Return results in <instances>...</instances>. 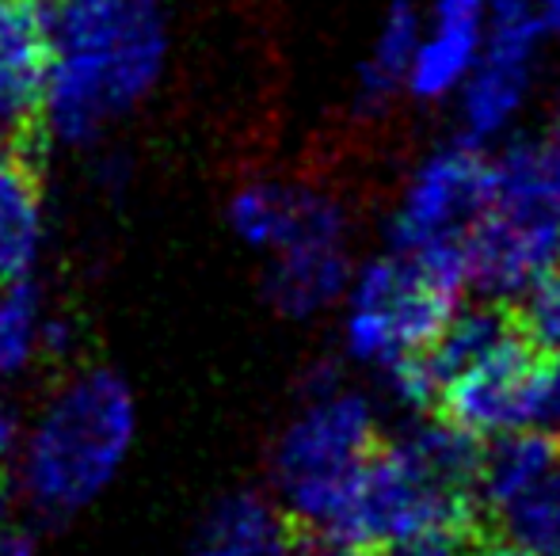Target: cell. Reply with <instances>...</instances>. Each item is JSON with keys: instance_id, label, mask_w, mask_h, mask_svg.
<instances>
[{"instance_id": "8fae6325", "label": "cell", "mask_w": 560, "mask_h": 556, "mask_svg": "<svg viewBox=\"0 0 560 556\" xmlns=\"http://www.w3.org/2000/svg\"><path fill=\"white\" fill-rule=\"evenodd\" d=\"M492 438L495 442L480 453V476H477L480 507H485L488 519L560 465V435L526 427Z\"/></svg>"}, {"instance_id": "4fadbf2b", "label": "cell", "mask_w": 560, "mask_h": 556, "mask_svg": "<svg viewBox=\"0 0 560 556\" xmlns=\"http://www.w3.org/2000/svg\"><path fill=\"white\" fill-rule=\"evenodd\" d=\"M275 256L279 263L267 275V297L287 317H310L325 309L347 282L343 245H294Z\"/></svg>"}, {"instance_id": "7a4b0ae2", "label": "cell", "mask_w": 560, "mask_h": 556, "mask_svg": "<svg viewBox=\"0 0 560 556\" xmlns=\"http://www.w3.org/2000/svg\"><path fill=\"white\" fill-rule=\"evenodd\" d=\"M133 442V397L115 374L89 370L46 409L27 450V488L43 511H77L107 488Z\"/></svg>"}, {"instance_id": "484cf974", "label": "cell", "mask_w": 560, "mask_h": 556, "mask_svg": "<svg viewBox=\"0 0 560 556\" xmlns=\"http://www.w3.org/2000/svg\"><path fill=\"white\" fill-rule=\"evenodd\" d=\"M0 149H8V145H4V141H0Z\"/></svg>"}, {"instance_id": "30bf717a", "label": "cell", "mask_w": 560, "mask_h": 556, "mask_svg": "<svg viewBox=\"0 0 560 556\" xmlns=\"http://www.w3.org/2000/svg\"><path fill=\"white\" fill-rule=\"evenodd\" d=\"M43 245V184L27 153L0 149V286L31 275Z\"/></svg>"}, {"instance_id": "9a60e30c", "label": "cell", "mask_w": 560, "mask_h": 556, "mask_svg": "<svg viewBox=\"0 0 560 556\" xmlns=\"http://www.w3.org/2000/svg\"><path fill=\"white\" fill-rule=\"evenodd\" d=\"M420 46V23H416L412 0H393L385 12L382 38L374 46V58L362 66V107L382 111L397 92L400 76H408L412 54Z\"/></svg>"}, {"instance_id": "d6986e66", "label": "cell", "mask_w": 560, "mask_h": 556, "mask_svg": "<svg viewBox=\"0 0 560 556\" xmlns=\"http://www.w3.org/2000/svg\"><path fill=\"white\" fill-rule=\"evenodd\" d=\"M469 545L472 542H462V537H450V534H428V537H412V542L385 545V549L370 556H465Z\"/></svg>"}, {"instance_id": "e0dca14e", "label": "cell", "mask_w": 560, "mask_h": 556, "mask_svg": "<svg viewBox=\"0 0 560 556\" xmlns=\"http://www.w3.org/2000/svg\"><path fill=\"white\" fill-rule=\"evenodd\" d=\"M43 343V309L31 279L0 286V374H20Z\"/></svg>"}, {"instance_id": "5bb4252c", "label": "cell", "mask_w": 560, "mask_h": 556, "mask_svg": "<svg viewBox=\"0 0 560 556\" xmlns=\"http://www.w3.org/2000/svg\"><path fill=\"white\" fill-rule=\"evenodd\" d=\"M480 50V20L472 15H439L435 35L416 46L408 84L416 96L439 99L472 69Z\"/></svg>"}, {"instance_id": "3957f363", "label": "cell", "mask_w": 560, "mask_h": 556, "mask_svg": "<svg viewBox=\"0 0 560 556\" xmlns=\"http://www.w3.org/2000/svg\"><path fill=\"white\" fill-rule=\"evenodd\" d=\"M457 309V289L443 286L412 260L389 256L362 268L347 320V347L362 363H397L435 343Z\"/></svg>"}, {"instance_id": "2e32d148", "label": "cell", "mask_w": 560, "mask_h": 556, "mask_svg": "<svg viewBox=\"0 0 560 556\" xmlns=\"http://www.w3.org/2000/svg\"><path fill=\"white\" fill-rule=\"evenodd\" d=\"M495 514L503 519L508 542L534 556H560V465Z\"/></svg>"}, {"instance_id": "d4e9b609", "label": "cell", "mask_w": 560, "mask_h": 556, "mask_svg": "<svg viewBox=\"0 0 560 556\" xmlns=\"http://www.w3.org/2000/svg\"><path fill=\"white\" fill-rule=\"evenodd\" d=\"M557 134H560V107H557Z\"/></svg>"}, {"instance_id": "277c9868", "label": "cell", "mask_w": 560, "mask_h": 556, "mask_svg": "<svg viewBox=\"0 0 560 556\" xmlns=\"http://www.w3.org/2000/svg\"><path fill=\"white\" fill-rule=\"evenodd\" d=\"M560 268V214L488 202L465 233V286L488 301L530 294Z\"/></svg>"}, {"instance_id": "ba28073f", "label": "cell", "mask_w": 560, "mask_h": 556, "mask_svg": "<svg viewBox=\"0 0 560 556\" xmlns=\"http://www.w3.org/2000/svg\"><path fill=\"white\" fill-rule=\"evenodd\" d=\"M377 446L374 412L362 397L328 393L317 397L279 446V476L282 488L336 481L351 473L362 458Z\"/></svg>"}, {"instance_id": "9c48e42d", "label": "cell", "mask_w": 560, "mask_h": 556, "mask_svg": "<svg viewBox=\"0 0 560 556\" xmlns=\"http://www.w3.org/2000/svg\"><path fill=\"white\" fill-rule=\"evenodd\" d=\"M229 222L241 240L271 252L294 245H343V210L310 187H241L229 202Z\"/></svg>"}, {"instance_id": "cb8c5ba5", "label": "cell", "mask_w": 560, "mask_h": 556, "mask_svg": "<svg viewBox=\"0 0 560 556\" xmlns=\"http://www.w3.org/2000/svg\"><path fill=\"white\" fill-rule=\"evenodd\" d=\"M8 446H12V416H8L4 404H0V458L8 453Z\"/></svg>"}, {"instance_id": "603a6c76", "label": "cell", "mask_w": 560, "mask_h": 556, "mask_svg": "<svg viewBox=\"0 0 560 556\" xmlns=\"http://www.w3.org/2000/svg\"><path fill=\"white\" fill-rule=\"evenodd\" d=\"M534 8H538L541 31H557L560 35V0H534Z\"/></svg>"}, {"instance_id": "5b68a950", "label": "cell", "mask_w": 560, "mask_h": 556, "mask_svg": "<svg viewBox=\"0 0 560 556\" xmlns=\"http://www.w3.org/2000/svg\"><path fill=\"white\" fill-rule=\"evenodd\" d=\"M488 206V161L477 141L439 149L408 187L393 217V248L400 256L439 240H465L469 225Z\"/></svg>"}, {"instance_id": "7402d4cb", "label": "cell", "mask_w": 560, "mask_h": 556, "mask_svg": "<svg viewBox=\"0 0 560 556\" xmlns=\"http://www.w3.org/2000/svg\"><path fill=\"white\" fill-rule=\"evenodd\" d=\"M485 4L488 0H439V15H472V20H480Z\"/></svg>"}, {"instance_id": "44dd1931", "label": "cell", "mask_w": 560, "mask_h": 556, "mask_svg": "<svg viewBox=\"0 0 560 556\" xmlns=\"http://www.w3.org/2000/svg\"><path fill=\"white\" fill-rule=\"evenodd\" d=\"M0 556H35V542H31L27 530H0Z\"/></svg>"}, {"instance_id": "ac0fdd59", "label": "cell", "mask_w": 560, "mask_h": 556, "mask_svg": "<svg viewBox=\"0 0 560 556\" xmlns=\"http://www.w3.org/2000/svg\"><path fill=\"white\" fill-rule=\"evenodd\" d=\"M530 294H534V301H530V309L523 312L526 328L534 332V340L560 351V268L541 282V286H534Z\"/></svg>"}, {"instance_id": "6da1fadb", "label": "cell", "mask_w": 560, "mask_h": 556, "mask_svg": "<svg viewBox=\"0 0 560 556\" xmlns=\"http://www.w3.org/2000/svg\"><path fill=\"white\" fill-rule=\"evenodd\" d=\"M50 38L43 127L84 141L133 107L164 61L153 0H35Z\"/></svg>"}, {"instance_id": "8992f818", "label": "cell", "mask_w": 560, "mask_h": 556, "mask_svg": "<svg viewBox=\"0 0 560 556\" xmlns=\"http://www.w3.org/2000/svg\"><path fill=\"white\" fill-rule=\"evenodd\" d=\"M541 35L534 0H492V31L485 58L472 61V81L465 88V122L469 141L500 134L526 96L530 54Z\"/></svg>"}, {"instance_id": "ffe728a7", "label": "cell", "mask_w": 560, "mask_h": 556, "mask_svg": "<svg viewBox=\"0 0 560 556\" xmlns=\"http://www.w3.org/2000/svg\"><path fill=\"white\" fill-rule=\"evenodd\" d=\"M469 556H534V553H526L523 545L508 542L503 534H492V530H485V534H480L477 542L469 545Z\"/></svg>"}, {"instance_id": "52a82bcc", "label": "cell", "mask_w": 560, "mask_h": 556, "mask_svg": "<svg viewBox=\"0 0 560 556\" xmlns=\"http://www.w3.org/2000/svg\"><path fill=\"white\" fill-rule=\"evenodd\" d=\"M50 81V38L35 0H0V141L35 153Z\"/></svg>"}, {"instance_id": "7c38bea8", "label": "cell", "mask_w": 560, "mask_h": 556, "mask_svg": "<svg viewBox=\"0 0 560 556\" xmlns=\"http://www.w3.org/2000/svg\"><path fill=\"white\" fill-rule=\"evenodd\" d=\"M191 556H294L290 514L259 496H233L199 530Z\"/></svg>"}]
</instances>
